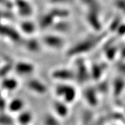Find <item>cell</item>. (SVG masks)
<instances>
[{"instance_id": "14", "label": "cell", "mask_w": 125, "mask_h": 125, "mask_svg": "<svg viewBox=\"0 0 125 125\" xmlns=\"http://www.w3.org/2000/svg\"><path fill=\"white\" fill-rule=\"evenodd\" d=\"M2 31H4L5 36L9 37L10 40H13L14 41H18L20 38V36L17 31L13 28L6 26L5 27H2Z\"/></svg>"}, {"instance_id": "10", "label": "cell", "mask_w": 125, "mask_h": 125, "mask_svg": "<svg viewBox=\"0 0 125 125\" xmlns=\"http://www.w3.org/2000/svg\"><path fill=\"white\" fill-rule=\"evenodd\" d=\"M54 112L60 117H65L68 115L69 108L66 103L61 101H56L53 104Z\"/></svg>"}, {"instance_id": "13", "label": "cell", "mask_w": 125, "mask_h": 125, "mask_svg": "<svg viewBox=\"0 0 125 125\" xmlns=\"http://www.w3.org/2000/svg\"><path fill=\"white\" fill-rule=\"evenodd\" d=\"M33 120L32 113L29 111H23L19 113L17 120L20 125H29Z\"/></svg>"}, {"instance_id": "11", "label": "cell", "mask_w": 125, "mask_h": 125, "mask_svg": "<svg viewBox=\"0 0 125 125\" xmlns=\"http://www.w3.org/2000/svg\"><path fill=\"white\" fill-rule=\"evenodd\" d=\"M2 88L7 91H13L18 88L19 83L17 79L10 77H4L2 81Z\"/></svg>"}, {"instance_id": "8", "label": "cell", "mask_w": 125, "mask_h": 125, "mask_svg": "<svg viewBox=\"0 0 125 125\" xmlns=\"http://www.w3.org/2000/svg\"><path fill=\"white\" fill-rule=\"evenodd\" d=\"M84 98L86 102L92 106H96L98 104V99L96 90L93 88H88L84 91Z\"/></svg>"}, {"instance_id": "1", "label": "cell", "mask_w": 125, "mask_h": 125, "mask_svg": "<svg viewBox=\"0 0 125 125\" xmlns=\"http://www.w3.org/2000/svg\"><path fill=\"white\" fill-rule=\"evenodd\" d=\"M55 93L66 104L74 102L76 97V90L74 87L66 84H58L55 88Z\"/></svg>"}, {"instance_id": "5", "label": "cell", "mask_w": 125, "mask_h": 125, "mask_svg": "<svg viewBox=\"0 0 125 125\" xmlns=\"http://www.w3.org/2000/svg\"><path fill=\"white\" fill-rule=\"evenodd\" d=\"M42 42L46 46L54 49H60L64 45V40L62 38L55 35L44 36L42 38Z\"/></svg>"}, {"instance_id": "19", "label": "cell", "mask_w": 125, "mask_h": 125, "mask_svg": "<svg viewBox=\"0 0 125 125\" xmlns=\"http://www.w3.org/2000/svg\"><path fill=\"white\" fill-rule=\"evenodd\" d=\"M1 124L4 125H12L13 124V119L8 115H2L1 117Z\"/></svg>"}, {"instance_id": "17", "label": "cell", "mask_w": 125, "mask_h": 125, "mask_svg": "<svg viewBox=\"0 0 125 125\" xmlns=\"http://www.w3.org/2000/svg\"><path fill=\"white\" fill-rule=\"evenodd\" d=\"M26 47L29 51H31L32 52H36L39 51V45L38 42L35 40H29L27 42V45H26Z\"/></svg>"}, {"instance_id": "6", "label": "cell", "mask_w": 125, "mask_h": 125, "mask_svg": "<svg viewBox=\"0 0 125 125\" xmlns=\"http://www.w3.org/2000/svg\"><path fill=\"white\" fill-rule=\"evenodd\" d=\"M27 86L29 90L38 94H44L47 92V86L42 82L37 79H31L27 81Z\"/></svg>"}, {"instance_id": "18", "label": "cell", "mask_w": 125, "mask_h": 125, "mask_svg": "<svg viewBox=\"0 0 125 125\" xmlns=\"http://www.w3.org/2000/svg\"><path fill=\"white\" fill-rule=\"evenodd\" d=\"M91 72H90V76L93 77V79H96L97 80L99 79V77H101V74H102V67L101 66L99 67L98 65H95V66H93L92 70H91Z\"/></svg>"}, {"instance_id": "2", "label": "cell", "mask_w": 125, "mask_h": 125, "mask_svg": "<svg viewBox=\"0 0 125 125\" xmlns=\"http://www.w3.org/2000/svg\"><path fill=\"white\" fill-rule=\"evenodd\" d=\"M95 44H96V42L94 40V38H88L85 40H83L80 42L77 43L73 47H72L71 49L69 50L67 55L70 56H72L74 55L84 54L93 49L96 45Z\"/></svg>"}, {"instance_id": "7", "label": "cell", "mask_w": 125, "mask_h": 125, "mask_svg": "<svg viewBox=\"0 0 125 125\" xmlns=\"http://www.w3.org/2000/svg\"><path fill=\"white\" fill-rule=\"evenodd\" d=\"M14 69L18 74L27 75L33 73V72L35 70V66L31 62L19 61L15 64Z\"/></svg>"}, {"instance_id": "3", "label": "cell", "mask_w": 125, "mask_h": 125, "mask_svg": "<svg viewBox=\"0 0 125 125\" xmlns=\"http://www.w3.org/2000/svg\"><path fill=\"white\" fill-rule=\"evenodd\" d=\"M52 76L54 79L61 81H69L76 79L75 72L66 68H59L54 70L52 73Z\"/></svg>"}, {"instance_id": "16", "label": "cell", "mask_w": 125, "mask_h": 125, "mask_svg": "<svg viewBox=\"0 0 125 125\" xmlns=\"http://www.w3.org/2000/svg\"><path fill=\"white\" fill-rule=\"evenodd\" d=\"M21 29L26 33H31L35 30L33 24L31 22H24L21 24Z\"/></svg>"}, {"instance_id": "15", "label": "cell", "mask_w": 125, "mask_h": 125, "mask_svg": "<svg viewBox=\"0 0 125 125\" xmlns=\"http://www.w3.org/2000/svg\"><path fill=\"white\" fill-rule=\"evenodd\" d=\"M125 87V81L122 79H117L114 82L113 85V91L115 96L120 95V94L122 92Z\"/></svg>"}, {"instance_id": "20", "label": "cell", "mask_w": 125, "mask_h": 125, "mask_svg": "<svg viewBox=\"0 0 125 125\" xmlns=\"http://www.w3.org/2000/svg\"><path fill=\"white\" fill-rule=\"evenodd\" d=\"M12 69V65H5L4 66L1 67V76L3 78L6 77V75L8 74L10 70Z\"/></svg>"}, {"instance_id": "4", "label": "cell", "mask_w": 125, "mask_h": 125, "mask_svg": "<svg viewBox=\"0 0 125 125\" xmlns=\"http://www.w3.org/2000/svg\"><path fill=\"white\" fill-rule=\"evenodd\" d=\"M76 79L81 83L85 82L90 77V72L82 61L76 62V71L75 72Z\"/></svg>"}, {"instance_id": "12", "label": "cell", "mask_w": 125, "mask_h": 125, "mask_svg": "<svg viewBox=\"0 0 125 125\" xmlns=\"http://www.w3.org/2000/svg\"><path fill=\"white\" fill-rule=\"evenodd\" d=\"M15 4L19 9V13L20 14L29 15V14L31 13L32 9L31 5L26 0H16Z\"/></svg>"}, {"instance_id": "9", "label": "cell", "mask_w": 125, "mask_h": 125, "mask_svg": "<svg viewBox=\"0 0 125 125\" xmlns=\"http://www.w3.org/2000/svg\"><path fill=\"white\" fill-rule=\"evenodd\" d=\"M7 105H8L7 108L9 109L10 113H20L23 111V109L24 107V102L22 99L15 98L12 99Z\"/></svg>"}]
</instances>
